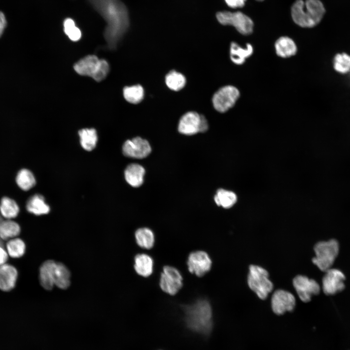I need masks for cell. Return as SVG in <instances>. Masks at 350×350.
<instances>
[{"mask_svg": "<svg viewBox=\"0 0 350 350\" xmlns=\"http://www.w3.org/2000/svg\"><path fill=\"white\" fill-rule=\"evenodd\" d=\"M105 20L104 37L110 49L115 48L129 26L127 9L121 0H88Z\"/></svg>", "mask_w": 350, "mask_h": 350, "instance_id": "6da1fadb", "label": "cell"}, {"mask_svg": "<svg viewBox=\"0 0 350 350\" xmlns=\"http://www.w3.org/2000/svg\"><path fill=\"white\" fill-rule=\"evenodd\" d=\"M184 321L191 331L205 335L212 328V311L210 302L205 299H198L183 306Z\"/></svg>", "mask_w": 350, "mask_h": 350, "instance_id": "7a4b0ae2", "label": "cell"}, {"mask_svg": "<svg viewBox=\"0 0 350 350\" xmlns=\"http://www.w3.org/2000/svg\"><path fill=\"white\" fill-rule=\"evenodd\" d=\"M325 13L320 0H297L291 8L292 18L298 26L312 28L318 24Z\"/></svg>", "mask_w": 350, "mask_h": 350, "instance_id": "3957f363", "label": "cell"}, {"mask_svg": "<svg viewBox=\"0 0 350 350\" xmlns=\"http://www.w3.org/2000/svg\"><path fill=\"white\" fill-rule=\"evenodd\" d=\"M74 69L78 74L90 76L99 82L106 77L109 66L105 60H100L94 55H89L78 61L74 65Z\"/></svg>", "mask_w": 350, "mask_h": 350, "instance_id": "277c9868", "label": "cell"}, {"mask_svg": "<svg viewBox=\"0 0 350 350\" xmlns=\"http://www.w3.org/2000/svg\"><path fill=\"white\" fill-rule=\"evenodd\" d=\"M339 250V244L335 239L319 242L315 245V257L312 262L321 271L326 272L331 268Z\"/></svg>", "mask_w": 350, "mask_h": 350, "instance_id": "5b68a950", "label": "cell"}, {"mask_svg": "<svg viewBox=\"0 0 350 350\" xmlns=\"http://www.w3.org/2000/svg\"><path fill=\"white\" fill-rule=\"evenodd\" d=\"M249 287L262 299H265L271 292L273 285L269 279L268 272L263 268L251 265L247 276Z\"/></svg>", "mask_w": 350, "mask_h": 350, "instance_id": "8992f818", "label": "cell"}, {"mask_svg": "<svg viewBox=\"0 0 350 350\" xmlns=\"http://www.w3.org/2000/svg\"><path fill=\"white\" fill-rule=\"evenodd\" d=\"M216 18L221 24L233 26L240 33L244 35H250L253 32V21L241 12H219L216 14Z\"/></svg>", "mask_w": 350, "mask_h": 350, "instance_id": "52a82bcc", "label": "cell"}, {"mask_svg": "<svg viewBox=\"0 0 350 350\" xmlns=\"http://www.w3.org/2000/svg\"><path fill=\"white\" fill-rule=\"evenodd\" d=\"M240 97V92L234 86L228 85L219 89L213 95L212 102L218 112L224 113L232 108Z\"/></svg>", "mask_w": 350, "mask_h": 350, "instance_id": "ba28073f", "label": "cell"}, {"mask_svg": "<svg viewBox=\"0 0 350 350\" xmlns=\"http://www.w3.org/2000/svg\"><path fill=\"white\" fill-rule=\"evenodd\" d=\"M182 285L183 278L179 270L171 266H164L159 280L161 290L170 295H175Z\"/></svg>", "mask_w": 350, "mask_h": 350, "instance_id": "9c48e42d", "label": "cell"}, {"mask_svg": "<svg viewBox=\"0 0 350 350\" xmlns=\"http://www.w3.org/2000/svg\"><path fill=\"white\" fill-rule=\"evenodd\" d=\"M187 263L190 273L202 277L210 270L212 262L207 252L197 250L189 254Z\"/></svg>", "mask_w": 350, "mask_h": 350, "instance_id": "30bf717a", "label": "cell"}, {"mask_svg": "<svg viewBox=\"0 0 350 350\" xmlns=\"http://www.w3.org/2000/svg\"><path fill=\"white\" fill-rule=\"evenodd\" d=\"M293 284L299 298L304 302L310 301L312 297L317 295L320 290L315 280L302 275L296 276L293 279Z\"/></svg>", "mask_w": 350, "mask_h": 350, "instance_id": "8fae6325", "label": "cell"}, {"mask_svg": "<svg viewBox=\"0 0 350 350\" xmlns=\"http://www.w3.org/2000/svg\"><path fill=\"white\" fill-rule=\"evenodd\" d=\"M325 272L322 279V289L326 295H333L344 289L345 276L341 271L330 268Z\"/></svg>", "mask_w": 350, "mask_h": 350, "instance_id": "7c38bea8", "label": "cell"}, {"mask_svg": "<svg viewBox=\"0 0 350 350\" xmlns=\"http://www.w3.org/2000/svg\"><path fill=\"white\" fill-rule=\"evenodd\" d=\"M296 305V299L290 292L281 289L276 290L271 298V307L273 312L281 315L286 312L292 311Z\"/></svg>", "mask_w": 350, "mask_h": 350, "instance_id": "4fadbf2b", "label": "cell"}, {"mask_svg": "<svg viewBox=\"0 0 350 350\" xmlns=\"http://www.w3.org/2000/svg\"><path fill=\"white\" fill-rule=\"evenodd\" d=\"M151 151V146L148 141L138 137L126 140L122 146L123 155L130 158H143Z\"/></svg>", "mask_w": 350, "mask_h": 350, "instance_id": "5bb4252c", "label": "cell"}, {"mask_svg": "<svg viewBox=\"0 0 350 350\" xmlns=\"http://www.w3.org/2000/svg\"><path fill=\"white\" fill-rule=\"evenodd\" d=\"M201 115L194 111L184 114L180 119L178 130L184 135H192L199 132Z\"/></svg>", "mask_w": 350, "mask_h": 350, "instance_id": "9a60e30c", "label": "cell"}, {"mask_svg": "<svg viewBox=\"0 0 350 350\" xmlns=\"http://www.w3.org/2000/svg\"><path fill=\"white\" fill-rule=\"evenodd\" d=\"M18 277V270L14 266L7 263L0 265V290H12L16 286Z\"/></svg>", "mask_w": 350, "mask_h": 350, "instance_id": "2e32d148", "label": "cell"}, {"mask_svg": "<svg viewBox=\"0 0 350 350\" xmlns=\"http://www.w3.org/2000/svg\"><path fill=\"white\" fill-rule=\"evenodd\" d=\"M52 279L57 287L66 289L70 285V272L62 263L54 262L52 270Z\"/></svg>", "mask_w": 350, "mask_h": 350, "instance_id": "e0dca14e", "label": "cell"}, {"mask_svg": "<svg viewBox=\"0 0 350 350\" xmlns=\"http://www.w3.org/2000/svg\"><path fill=\"white\" fill-rule=\"evenodd\" d=\"M134 266L138 275L148 277L153 273L154 261L152 258L147 254H138L135 257Z\"/></svg>", "mask_w": 350, "mask_h": 350, "instance_id": "ac0fdd59", "label": "cell"}, {"mask_svg": "<svg viewBox=\"0 0 350 350\" xmlns=\"http://www.w3.org/2000/svg\"><path fill=\"white\" fill-rule=\"evenodd\" d=\"M277 54L282 58H288L296 54L297 47L291 38L282 36L277 39L275 44Z\"/></svg>", "mask_w": 350, "mask_h": 350, "instance_id": "d6986e66", "label": "cell"}, {"mask_svg": "<svg viewBox=\"0 0 350 350\" xmlns=\"http://www.w3.org/2000/svg\"><path fill=\"white\" fill-rule=\"evenodd\" d=\"M253 52L252 46L247 43L245 48H243L237 43L232 42L230 47V58L233 63L242 65L246 59L250 56Z\"/></svg>", "mask_w": 350, "mask_h": 350, "instance_id": "ffe728a7", "label": "cell"}, {"mask_svg": "<svg viewBox=\"0 0 350 350\" xmlns=\"http://www.w3.org/2000/svg\"><path fill=\"white\" fill-rule=\"evenodd\" d=\"M145 170L138 164H131L125 170V178L128 184L134 187L140 186L143 182Z\"/></svg>", "mask_w": 350, "mask_h": 350, "instance_id": "44dd1931", "label": "cell"}, {"mask_svg": "<svg viewBox=\"0 0 350 350\" xmlns=\"http://www.w3.org/2000/svg\"><path fill=\"white\" fill-rule=\"evenodd\" d=\"M26 207L28 211L36 215L47 214L50 210L43 196L38 194L31 197L28 200Z\"/></svg>", "mask_w": 350, "mask_h": 350, "instance_id": "7402d4cb", "label": "cell"}, {"mask_svg": "<svg viewBox=\"0 0 350 350\" xmlns=\"http://www.w3.org/2000/svg\"><path fill=\"white\" fill-rule=\"evenodd\" d=\"M137 244L142 248L151 249L154 245L155 238L152 230L147 228L138 229L135 233Z\"/></svg>", "mask_w": 350, "mask_h": 350, "instance_id": "603a6c76", "label": "cell"}, {"mask_svg": "<svg viewBox=\"0 0 350 350\" xmlns=\"http://www.w3.org/2000/svg\"><path fill=\"white\" fill-rule=\"evenodd\" d=\"M20 232V226L11 219H7L0 223V238L3 240H9L16 238Z\"/></svg>", "mask_w": 350, "mask_h": 350, "instance_id": "cb8c5ba5", "label": "cell"}, {"mask_svg": "<svg viewBox=\"0 0 350 350\" xmlns=\"http://www.w3.org/2000/svg\"><path fill=\"white\" fill-rule=\"evenodd\" d=\"M19 212V206L13 199L3 197L0 202L1 215L7 219H11L18 216Z\"/></svg>", "mask_w": 350, "mask_h": 350, "instance_id": "d4e9b609", "label": "cell"}, {"mask_svg": "<svg viewBox=\"0 0 350 350\" xmlns=\"http://www.w3.org/2000/svg\"><path fill=\"white\" fill-rule=\"evenodd\" d=\"M54 261L48 260L41 265L39 269V281L41 286L48 290H51L54 285L52 278V268Z\"/></svg>", "mask_w": 350, "mask_h": 350, "instance_id": "484cf974", "label": "cell"}, {"mask_svg": "<svg viewBox=\"0 0 350 350\" xmlns=\"http://www.w3.org/2000/svg\"><path fill=\"white\" fill-rule=\"evenodd\" d=\"M80 138V143L82 147L87 151H91L96 146L98 137L94 128H85L78 132Z\"/></svg>", "mask_w": 350, "mask_h": 350, "instance_id": "4316f807", "label": "cell"}, {"mask_svg": "<svg viewBox=\"0 0 350 350\" xmlns=\"http://www.w3.org/2000/svg\"><path fill=\"white\" fill-rule=\"evenodd\" d=\"M16 181L18 186L22 190L28 191L35 184V179L31 171L22 169L18 173Z\"/></svg>", "mask_w": 350, "mask_h": 350, "instance_id": "83f0119b", "label": "cell"}, {"mask_svg": "<svg viewBox=\"0 0 350 350\" xmlns=\"http://www.w3.org/2000/svg\"><path fill=\"white\" fill-rule=\"evenodd\" d=\"M214 201L218 206L228 209L236 202L237 196L232 192L220 189L217 191Z\"/></svg>", "mask_w": 350, "mask_h": 350, "instance_id": "f1b7e54d", "label": "cell"}, {"mask_svg": "<svg viewBox=\"0 0 350 350\" xmlns=\"http://www.w3.org/2000/svg\"><path fill=\"white\" fill-rule=\"evenodd\" d=\"M6 247L9 256L12 258H20L25 252V244L19 238L16 237L9 240L6 243Z\"/></svg>", "mask_w": 350, "mask_h": 350, "instance_id": "f546056e", "label": "cell"}, {"mask_svg": "<svg viewBox=\"0 0 350 350\" xmlns=\"http://www.w3.org/2000/svg\"><path fill=\"white\" fill-rule=\"evenodd\" d=\"M125 99L131 104H136L140 102L144 97V89L140 85L125 87L123 90Z\"/></svg>", "mask_w": 350, "mask_h": 350, "instance_id": "4dcf8cb0", "label": "cell"}, {"mask_svg": "<svg viewBox=\"0 0 350 350\" xmlns=\"http://www.w3.org/2000/svg\"><path fill=\"white\" fill-rule=\"evenodd\" d=\"M186 78L181 73L175 70L170 71L165 77V83L167 87L174 91H178L185 86Z\"/></svg>", "mask_w": 350, "mask_h": 350, "instance_id": "1f68e13d", "label": "cell"}, {"mask_svg": "<svg viewBox=\"0 0 350 350\" xmlns=\"http://www.w3.org/2000/svg\"><path fill=\"white\" fill-rule=\"evenodd\" d=\"M334 70L340 74H346L350 71V55L342 52L336 54L333 58Z\"/></svg>", "mask_w": 350, "mask_h": 350, "instance_id": "d6a6232c", "label": "cell"}, {"mask_svg": "<svg viewBox=\"0 0 350 350\" xmlns=\"http://www.w3.org/2000/svg\"><path fill=\"white\" fill-rule=\"evenodd\" d=\"M64 31L72 41H78L81 37L82 34L80 30L75 26L74 20L70 18L65 20Z\"/></svg>", "mask_w": 350, "mask_h": 350, "instance_id": "836d02e7", "label": "cell"}, {"mask_svg": "<svg viewBox=\"0 0 350 350\" xmlns=\"http://www.w3.org/2000/svg\"><path fill=\"white\" fill-rule=\"evenodd\" d=\"M227 5L233 8H241L245 4L246 0H225Z\"/></svg>", "mask_w": 350, "mask_h": 350, "instance_id": "e575fe53", "label": "cell"}, {"mask_svg": "<svg viewBox=\"0 0 350 350\" xmlns=\"http://www.w3.org/2000/svg\"><path fill=\"white\" fill-rule=\"evenodd\" d=\"M9 255L1 245H0V265L6 263Z\"/></svg>", "mask_w": 350, "mask_h": 350, "instance_id": "d590c367", "label": "cell"}, {"mask_svg": "<svg viewBox=\"0 0 350 350\" xmlns=\"http://www.w3.org/2000/svg\"><path fill=\"white\" fill-rule=\"evenodd\" d=\"M208 129V123L206 118L201 115L199 132H205Z\"/></svg>", "mask_w": 350, "mask_h": 350, "instance_id": "8d00e7d4", "label": "cell"}, {"mask_svg": "<svg viewBox=\"0 0 350 350\" xmlns=\"http://www.w3.org/2000/svg\"><path fill=\"white\" fill-rule=\"evenodd\" d=\"M7 22L4 14L0 11V37L6 26Z\"/></svg>", "mask_w": 350, "mask_h": 350, "instance_id": "74e56055", "label": "cell"}, {"mask_svg": "<svg viewBox=\"0 0 350 350\" xmlns=\"http://www.w3.org/2000/svg\"><path fill=\"white\" fill-rule=\"evenodd\" d=\"M258 0V1H262V0Z\"/></svg>", "mask_w": 350, "mask_h": 350, "instance_id": "f35d334b", "label": "cell"}, {"mask_svg": "<svg viewBox=\"0 0 350 350\" xmlns=\"http://www.w3.org/2000/svg\"></svg>", "mask_w": 350, "mask_h": 350, "instance_id": "ab89813d", "label": "cell"}]
</instances>
